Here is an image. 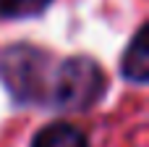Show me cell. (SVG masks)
<instances>
[{
	"label": "cell",
	"mask_w": 149,
	"mask_h": 147,
	"mask_svg": "<svg viewBox=\"0 0 149 147\" xmlns=\"http://www.w3.org/2000/svg\"><path fill=\"white\" fill-rule=\"evenodd\" d=\"M55 71L58 60L52 53L37 45L13 42L0 50V84L16 105L50 108Z\"/></svg>",
	"instance_id": "cell-1"
},
{
	"label": "cell",
	"mask_w": 149,
	"mask_h": 147,
	"mask_svg": "<svg viewBox=\"0 0 149 147\" xmlns=\"http://www.w3.org/2000/svg\"><path fill=\"white\" fill-rule=\"evenodd\" d=\"M105 95H107V76L94 58L71 55L65 60H58L50 108H60L68 113H86Z\"/></svg>",
	"instance_id": "cell-2"
},
{
	"label": "cell",
	"mask_w": 149,
	"mask_h": 147,
	"mask_svg": "<svg viewBox=\"0 0 149 147\" xmlns=\"http://www.w3.org/2000/svg\"><path fill=\"white\" fill-rule=\"evenodd\" d=\"M120 76L131 84L149 82V24H141L120 55Z\"/></svg>",
	"instance_id": "cell-3"
},
{
	"label": "cell",
	"mask_w": 149,
	"mask_h": 147,
	"mask_svg": "<svg viewBox=\"0 0 149 147\" xmlns=\"http://www.w3.org/2000/svg\"><path fill=\"white\" fill-rule=\"evenodd\" d=\"M29 147H89V137L68 121H52L34 134Z\"/></svg>",
	"instance_id": "cell-4"
},
{
	"label": "cell",
	"mask_w": 149,
	"mask_h": 147,
	"mask_svg": "<svg viewBox=\"0 0 149 147\" xmlns=\"http://www.w3.org/2000/svg\"><path fill=\"white\" fill-rule=\"evenodd\" d=\"M50 5H52V0H0V18H8V21L37 18Z\"/></svg>",
	"instance_id": "cell-5"
}]
</instances>
